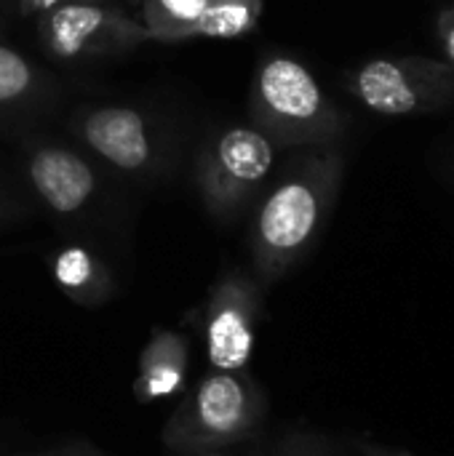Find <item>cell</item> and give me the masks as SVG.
Segmentation results:
<instances>
[{
  "label": "cell",
  "mask_w": 454,
  "mask_h": 456,
  "mask_svg": "<svg viewBox=\"0 0 454 456\" xmlns=\"http://www.w3.org/2000/svg\"><path fill=\"white\" fill-rule=\"evenodd\" d=\"M260 419V398L238 371L206 374L166 428L174 449H209L244 441Z\"/></svg>",
  "instance_id": "obj_1"
},
{
  "label": "cell",
  "mask_w": 454,
  "mask_h": 456,
  "mask_svg": "<svg viewBox=\"0 0 454 456\" xmlns=\"http://www.w3.org/2000/svg\"><path fill=\"white\" fill-rule=\"evenodd\" d=\"M318 224V195L305 182L278 187L260 211L254 248L265 267H278L294 256Z\"/></svg>",
  "instance_id": "obj_2"
},
{
  "label": "cell",
  "mask_w": 454,
  "mask_h": 456,
  "mask_svg": "<svg viewBox=\"0 0 454 456\" xmlns=\"http://www.w3.org/2000/svg\"><path fill=\"white\" fill-rule=\"evenodd\" d=\"M254 350V299L246 286H222L206 315V353L214 371H241Z\"/></svg>",
  "instance_id": "obj_3"
},
{
  "label": "cell",
  "mask_w": 454,
  "mask_h": 456,
  "mask_svg": "<svg viewBox=\"0 0 454 456\" xmlns=\"http://www.w3.org/2000/svg\"><path fill=\"white\" fill-rule=\"evenodd\" d=\"M273 166V147L270 142L252 128H233L227 131L209 166V195L217 206H233L241 195L249 192L257 182L268 176Z\"/></svg>",
  "instance_id": "obj_4"
},
{
  "label": "cell",
  "mask_w": 454,
  "mask_h": 456,
  "mask_svg": "<svg viewBox=\"0 0 454 456\" xmlns=\"http://www.w3.org/2000/svg\"><path fill=\"white\" fill-rule=\"evenodd\" d=\"M260 94L265 107L289 123H305L321 110L318 83L302 64L292 59H276L262 69Z\"/></svg>",
  "instance_id": "obj_5"
},
{
  "label": "cell",
  "mask_w": 454,
  "mask_h": 456,
  "mask_svg": "<svg viewBox=\"0 0 454 456\" xmlns=\"http://www.w3.org/2000/svg\"><path fill=\"white\" fill-rule=\"evenodd\" d=\"M83 134L99 155L126 171L139 168L150 155L144 123L128 107H104L94 112L86 120Z\"/></svg>",
  "instance_id": "obj_6"
},
{
  "label": "cell",
  "mask_w": 454,
  "mask_h": 456,
  "mask_svg": "<svg viewBox=\"0 0 454 456\" xmlns=\"http://www.w3.org/2000/svg\"><path fill=\"white\" fill-rule=\"evenodd\" d=\"M29 171L40 198L59 214L78 211L94 190L88 166L67 150H40Z\"/></svg>",
  "instance_id": "obj_7"
},
{
  "label": "cell",
  "mask_w": 454,
  "mask_h": 456,
  "mask_svg": "<svg viewBox=\"0 0 454 456\" xmlns=\"http://www.w3.org/2000/svg\"><path fill=\"white\" fill-rule=\"evenodd\" d=\"M185 363H187L185 339L177 334H158L142 355V377L136 382V395L142 401L171 395L185 377Z\"/></svg>",
  "instance_id": "obj_8"
},
{
  "label": "cell",
  "mask_w": 454,
  "mask_h": 456,
  "mask_svg": "<svg viewBox=\"0 0 454 456\" xmlns=\"http://www.w3.org/2000/svg\"><path fill=\"white\" fill-rule=\"evenodd\" d=\"M361 99L383 115H407L417 107V91L412 88L407 72L385 59L369 61L359 75Z\"/></svg>",
  "instance_id": "obj_9"
},
{
  "label": "cell",
  "mask_w": 454,
  "mask_h": 456,
  "mask_svg": "<svg viewBox=\"0 0 454 456\" xmlns=\"http://www.w3.org/2000/svg\"><path fill=\"white\" fill-rule=\"evenodd\" d=\"M107 21L110 16L94 5H62L54 11L51 24H48L51 45L67 56L80 53L107 27Z\"/></svg>",
  "instance_id": "obj_10"
},
{
  "label": "cell",
  "mask_w": 454,
  "mask_h": 456,
  "mask_svg": "<svg viewBox=\"0 0 454 456\" xmlns=\"http://www.w3.org/2000/svg\"><path fill=\"white\" fill-rule=\"evenodd\" d=\"M262 0H209L193 35L235 37L257 24Z\"/></svg>",
  "instance_id": "obj_11"
},
{
  "label": "cell",
  "mask_w": 454,
  "mask_h": 456,
  "mask_svg": "<svg viewBox=\"0 0 454 456\" xmlns=\"http://www.w3.org/2000/svg\"><path fill=\"white\" fill-rule=\"evenodd\" d=\"M209 0H144V19L158 40H179L195 32Z\"/></svg>",
  "instance_id": "obj_12"
},
{
  "label": "cell",
  "mask_w": 454,
  "mask_h": 456,
  "mask_svg": "<svg viewBox=\"0 0 454 456\" xmlns=\"http://www.w3.org/2000/svg\"><path fill=\"white\" fill-rule=\"evenodd\" d=\"M91 273H94L91 256L86 251H80V248H70L56 259V278L70 291L83 289L86 283H91Z\"/></svg>",
  "instance_id": "obj_13"
},
{
  "label": "cell",
  "mask_w": 454,
  "mask_h": 456,
  "mask_svg": "<svg viewBox=\"0 0 454 456\" xmlns=\"http://www.w3.org/2000/svg\"><path fill=\"white\" fill-rule=\"evenodd\" d=\"M29 83V67L21 56L0 48V102L19 96Z\"/></svg>",
  "instance_id": "obj_14"
},
{
  "label": "cell",
  "mask_w": 454,
  "mask_h": 456,
  "mask_svg": "<svg viewBox=\"0 0 454 456\" xmlns=\"http://www.w3.org/2000/svg\"><path fill=\"white\" fill-rule=\"evenodd\" d=\"M447 48H450V56L454 59V29L450 32V37H447Z\"/></svg>",
  "instance_id": "obj_15"
},
{
  "label": "cell",
  "mask_w": 454,
  "mask_h": 456,
  "mask_svg": "<svg viewBox=\"0 0 454 456\" xmlns=\"http://www.w3.org/2000/svg\"><path fill=\"white\" fill-rule=\"evenodd\" d=\"M35 3H37V5H54L56 0H35Z\"/></svg>",
  "instance_id": "obj_16"
},
{
  "label": "cell",
  "mask_w": 454,
  "mask_h": 456,
  "mask_svg": "<svg viewBox=\"0 0 454 456\" xmlns=\"http://www.w3.org/2000/svg\"><path fill=\"white\" fill-rule=\"evenodd\" d=\"M201 456H222V454H201Z\"/></svg>",
  "instance_id": "obj_17"
}]
</instances>
